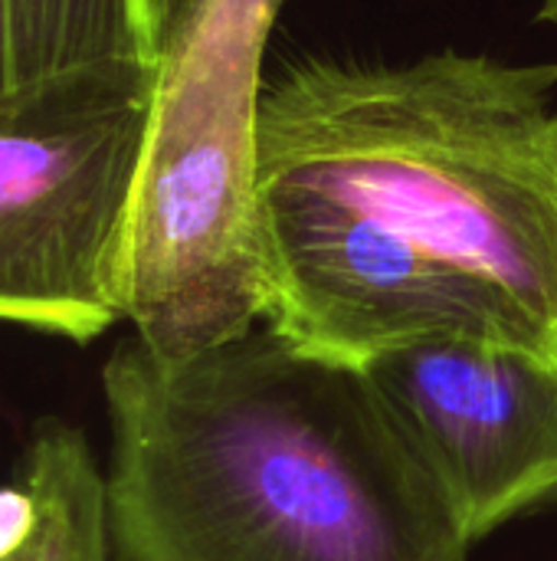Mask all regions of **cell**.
Returning a JSON list of instances; mask_svg holds the SVG:
<instances>
[{
	"instance_id": "8",
	"label": "cell",
	"mask_w": 557,
	"mask_h": 561,
	"mask_svg": "<svg viewBox=\"0 0 557 561\" xmlns=\"http://www.w3.org/2000/svg\"><path fill=\"white\" fill-rule=\"evenodd\" d=\"M538 16H542L545 23L557 26V0H542V10H538Z\"/></svg>"
},
{
	"instance_id": "2",
	"label": "cell",
	"mask_w": 557,
	"mask_h": 561,
	"mask_svg": "<svg viewBox=\"0 0 557 561\" xmlns=\"http://www.w3.org/2000/svg\"><path fill=\"white\" fill-rule=\"evenodd\" d=\"M102 394L112 561H466L364 371L269 325L190 358L128 335Z\"/></svg>"
},
{
	"instance_id": "5",
	"label": "cell",
	"mask_w": 557,
	"mask_h": 561,
	"mask_svg": "<svg viewBox=\"0 0 557 561\" xmlns=\"http://www.w3.org/2000/svg\"><path fill=\"white\" fill-rule=\"evenodd\" d=\"M364 378L473 546L557 496V365L483 342H423Z\"/></svg>"
},
{
	"instance_id": "4",
	"label": "cell",
	"mask_w": 557,
	"mask_h": 561,
	"mask_svg": "<svg viewBox=\"0 0 557 561\" xmlns=\"http://www.w3.org/2000/svg\"><path fill=\"white\" fill-rule=\"evenodd\" d=\"M154 82L108 62L0 95V325L89 345L121 322Z\"/></svg>"
},
{
	"instance_id": "6",
	"label": "cell",
	"mask_w": 557,
	"mask_h": 561,
	"mask_svg": "<svg viewBox=\"0 0 557 561\" xmlns=\"http://www.w3.org/2000/svg\"><path fill=\"white\" fill-rule=\"evenodd\" d=\"M0 561H112L105 470L59 417L30 431L0 483Z\"/></svg>"
},
{
	"instance_id": "7",
	"label": "cell",
	"mask_w": 557,
	"mask_h": 561,
	"mask_svg": "<svg viewBox=\"0 0 557 561\" xmlns=\"http://www.w3.org/2000/svg\"><path fill=\"white\" fill-rule=\"evenodd\" d=\"M161 0H0V95L85 66H158Z\"/></svg>"
},
{
	"instance_id": "3",
	"label": "cell",
	"mask_w": 557,
	"mask_h": 561,
	"mask_svg": "<svg viewBox=\"0 0 557 561\" xmlns=\"http://www.w3.org/2000/svg\"><path fill=\"white\" fill-rule=\"evenodd\" d=\"M286 0H161V56L135 191L121 322L161 358L263 325L259 95Z\"/></svg>"
},
{
	"instance_id": "1",
	"label": "cell",
	"mask_w": 557,
	"mask_h": 561,
	"mask_svg": "<svg viewBox=\"0 0 557 561\" xmlns=\"http://www.w3.org/2000/svg\"><path fill=\"white\" fill-rule=\"evenodd\" d=\"M263 325L364 371L423 342L557 365V66L299 59L259 95Z\"/></svg>"
}]
</instances>
